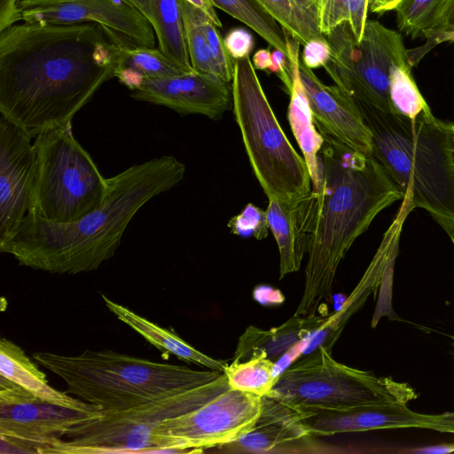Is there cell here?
<instances>
[{
  "label": "cell",
  "instance_id": "obj_40",
  "mask_svg": "<svg viewBox=\"0 0 454 454\" xmlns=\"http://www.w3.org/2000/svg\"><path fill=\"white\" fill-rule=\"evenodd\" d=\"M446 31H454V0L446 1L444 7L435 20L434 24L429 30L426 32Z\"/></svg>",
  "mask_w": 454,
  "mask_h": 454
},
{
  "label": "cell",
  "instance_id": "obj_25",
  "mask_svg": "<svg viewBox=\"0 0 454 454\" xmlns=\"http://www.w3.org/2000/svg\"><path fill=\"white\" fill-rule=\"evenodd\" d=\"M159 49L184 71L193 72L179 0H147Z\"/></svg>",
  "mask_w": 454,
  "mask_h": 454
},
{
  "label": "cell",
  "instance_id": "obj_11",
  "mask_svg": "<svg viewBox=\"0 0 454 454\" xmlns=\"http://www.w3.org/2000/svg\"><path fill=\"white\" fill-rule=\"evenodd\" d=\"M262 396L227 388L203 405L163 420L153 434V453L201 452L222 447L254 425Z\"/></svg>",
  "mask_w": 454,
  "mask_h": 454
},
{
  "label": "cell",
  "instance_id": "obj_30",
  "mask_svg": "<svg viewBox=\"0 0 454 454\" xmlns=\"http://www.w3.org/2000/svg\"><path fill=\"white\" fill-rule=\"evenodd\" d=\"M389 98L394 114L411 120L430 110L412 77L410 64L398 65L392 69Z\"/></svg>",
  "mask_w": 454,
  "mask_h": 454
},
{
  "label": "cell",
  "instance_id": "obj_41",
  "mask_svg": "<svg viewBox=\"0 0 454 454\" xmlns=\"http://www.w3.org/2000/svg\"><path fill=\"white\" fill-rule=\"evenodd\" d=\"M191 4L198 8L200 11H201L203 13H205L212 21L213 23L217 26L218 27H222L223 24L221 22V20L219 19L218 15L216 14V12L215 10V6L212 4V3L209 0H186Z\"/></svg>",
  "mask_w": 454,
  "mask_h": 454
},
{
  "label": "cell",
  "instance_id": "obj_21",
  "mask_svg": "<svg viewBox=\"0 0 454 454\" xmlns=\"http://www.w3.org/2000/svg\"><path fill=\"white\" fill-rule=\"evenodd\" d=\"M325 320V317L316 314L294 315L281 325L270 330L250 325L239 337L232 361H243L253 351L262 350L277 364L289 349L313 336Z\"/></svg>",
  "mask_w": 454,
  "mask_h": 454
},
{
  "label": "cell",
  "instance_id": "obj_23",
  "mask_svg": "<svg viewBox=\"0 0 454 454\" xmlns=\"http://www.w3.org/2000/svg\"><path fill=\"white\" fill-rule=\"evenodd\" d=\"M106 308L119 320L126 324L148 342L161 350L165 355L171 354L178 358L202 365L209 370L224 372L228 363L210 357L181 339L174 332L165 329L145 317L135 313L102 294Z\"/></svg>",
  "mask_w": 454,
  "mask_h": 454
},
{
  "label": "cell",
  "instance_id": "obj_17",
  "mask_svg": "<svg viewBox=\"0 0 454 454\" xmlns=\"http://www.w3.org/2000/svg\"><path fill=\"white\" fill-rule=\"evenodd\" d=\"M102 414V411H79L43 400L0 405V436L32 443L42 454L74 427Z\"/></svg>",
  "mask_w": 454,
  "mask_h": 454
},
{
  "label": "cell",
  "instance_id": "obj_38",
  "mask_svg": "<svg viewBox=\"0 0 454 454\" xmlns=\"http://www.w3.org/2000/svg\"><path fill=\"white\" fill-rule=\"evenodd\" d=\"M303 46L301 60L306 67L311 69L324 67L330 59L331 50L325 38L310 40Z\"/></svg>",
  "mask_w": 454,
  "mask_h": 454
},
{
  "label": "cell",
  "instance_id": "obj_4",
  "mask_svg": "<svg viewBox=\"0 0 454 454\" xmlns=\"http://www.w3.org/2000/svg\"><path fill=\"white\" fill-rule=\"evenodd\" d=\"M357 102L372 134V156L402 192V208L420 207L441 226L454 224L451 124L431 110L411 120Z\"/></svg>",
  "mask_w": 454,
  "mask_h": 454
},
{
  "label": "cell",
  "instance_id": "obj_1",
  "mask_svg": "<svg viewBox=\"0 0 454 454\" xmlns=\"http://www.w3.org/2000/svg\"><path fill=\"white\" fill-rule=\"evenodd\" d=\"M120 35L96 22L0 31V114L30 137L66 127L114 77Z\"/></svg>",
  "mask_w": 454,
  "mask_h": 454
},
{
  "label": "cell",
  "instance_id": "obj_26",
  "mask_svg": "<svg viewBox=\"0 0 454 454\" xmlns=\"http://www.w3.org/2000/svg\"><path fill=\"white\" fill-rule=\"evenodd\" d=\"M254 1L301 44L325 38L319 26L320 0Z\"/></svg>",
  "mask_w": 454,
  "mask_h": 454
},
{
  "label": "cell",
  "instance_id": "obj_34",
  "mask_svg": "<svg viewBox=\"0 0 454 454\" xmlns=\"http://www.w3.org/2000/svg\"><path fill=\"white\" fill-rule=\"evenodd\" d=\"M231 233L242 238L263 239L270 231L266 211L248 203L243 210L227 223Z\"/></svg>",
  "mask_w": 454,
  "mask_h": 454
},
{
  "label": "cell",
  "instance_id": "obj_16",
  "mask_svg": "<svg viewBox=\"0 0 454 454\" xmlns=\"http://www.w3.org/2000/svg\"><path fill=\"white\" fill-rule=\"evenodd\" d=\"M133 99L168 107L182 114L219 120L230 108L231 82L196 71L146 80L129 95Z\"/></svg>",
  "mask_w": 454,
  "mask_h": 454
},
{
  "label": "cell",
  "instance_id": "obj_43",
  "mask_svg": "<svg viewBox=\"0 0 454 454\" xmlns=\"http://www.w3.org/2000/svg\"><path fill=\"white\" fill-rule=\"evenodd\" d=\"M409 452L422 454H442L454 452V443H442L410 450Z\"/></svg>",
  "mask_w": 454,
  "mask_h": 454
},
{
  "label": "cell",
  "instance_id": "obj_27",
  "mask_svg": "<svg viewBox=\"0 0 454 454\" xmlns=\"http://www.w3.org/2000/svg\"><path fill=\"white\" fill-rule=\"evenodd\" d=\"M277 364L262 350H254L243 361H232L224 370L231 388L257 395H268L279 374Z\"/></svg>",
  "mask_w": 454,
  "mask_h": 454
},
{
  "label": "cell",
  "instance_id": "obj_9",
  "mask_svg": "<svg viewBox=\"0 0 454 454\" xmlns=\"http://www.w3.org/2000/svg\"><path fill=\"white\" fill-rule=\"evenodd\" d=\"M231 387L225 373L200 387L117 412H103L72 428L43 454L153 453V434L167 419L203 405Z\"/></svg>",
  "mask_w": 454,
  "mask_h": 454
},
{
  "label": "cell",
  "instance_id": "obj_13",
  "mask_svg": "<svg viewBox=\"0 0 454 454\" xmlns=\"http://www.w3.org/2000/svg\"><path fill=\"white\" fill-rule=\"evenodd\" d=\"M299 73L314 123L324 139L372 156V134L357 100L337 85L325 84L301 59Z\"/></svg>",
  "mask_w": 454,
  "mask_h": 454
},
{
  "label": "cell",
  "instance_id": "obj_48",
  "mask_svg": "<svg viewBox=\"0 0 454 454\" xmlns=\"http://www.w3.org/2000/svg\"><path fill=\"white\" fill-rule=\"evenodd\" d=\"M453 340H454V336H453Z\"/></svg>",
  "mask_w": 454,
  "mask_h": 454
},
{
  "label": "cell",
  "instance_id": "obj_14",
  "mask_svg": "<svg viewBox=\"0 0 454 454\" xmlns=\"http://www.w3.org/2000/svg\"><path fill=\"white\" fill-rule=\"evenodd\" d=\"M35 152L32 137L0 117V247L20 231L27 214Z\"/></svg>",
  "mask_w": 454,
  "mask_h": 454
},
{
  "label": "cell",
  "instance_id": "obj_24",
  "mask_svg": "<svg viewBox=\"0 0 454 454\" xmlns=\"http://www.w3.org/2000/svg\"><path fill=\"white\" fill-rule=\"evenodd\" d=\"M121 36L114 74L130 91L146 80L188 73L159 48L138 45L125 37L121 39Z\"/></svg>",
  "mask_w": 454,
  "mask_h": 454
},
{
  "label": "cell",
  "instance_id": "obj_28",
  "mask_svg": "<svg viewBox=\"0 0 454 454\" xmlns=\"http://www.w3.org/2000/svg\"><path fill=\"white\" fill-rule=\"evenodd\" d=\"M212 4L252 28L272 48L288 58L286 34L282 27L254 0H209Z\"/></svg>",
  "mask_w": 454,
  "mask_h": 454
},
{
  "label": "cell",
  "instance_id": "obj_8",
  "mask_svg": "<svg viewBox=\"0 0 454 454\" xmlns=\"http://www.w3.org/2000/svg\"><path fill=\"white\" fill-rule=\"evenodd\" d=\"M267 395L300 411L407 403L418 396L407 383L337 362L324 346L280 373Z\"/></svg>",
  "mask_w": 454,
  "mask_h": 454
},
{
  "label": "cell",
  "instance_id": "obj_2",
  "mask_svg": "<svg viewBox=\"0 0 454 454\" xmlns=\"http://www.w3.org/2000/svg\"><path fill=\"white\" fill-rule=\"evenodd\" d=\"M184 174V164L172 155L129 167L106 178L103 203L82 218L56 223L27 214L18 233L0 251L19 265L50 273L95 270L115 254L138 210L178 184Z\"/></svg>",
  "mask_w": 454,
  "mask_h": 454
},
{
  "label": "cell",
  "instance_id": "obj_29",
  "mask_svg": "<svg viewBox=\"0 0 454 454\" xmlns=\"http://www.w3.org/2000/svg\"><path fill=\"white\" fill-rule=\"evenodd\" d=\"M369 0H320L319 26L322 35L347 22L360 42L367 22Z\"/></svg>",
  "mask_w": 454,
  "mask_h": 454
},
{
  "label": "cell",
  "instance_id": "obj_36",
  "mask_svg": "<svg viewBox=\"0 0 454 454\" xmlns=\"http://www.w3.org/2000/svg\"><path fill=\"white\" fill-rule=\"evenodd\" d=\"M223 41L227 51L234 60L249 56L254 47V38L245 28L231 30Z\"/></svg>",
  "mask_w": 454,
  "mask_h": 454
},
{
  "label": "cell",
  "instance_id": "obj_47",
  "mask_svg": "<svg viewBox=\"0 0 454 454\" xmlns=\"http://www.w3.org/2000/svg\"><path fill=\"white\" fill-rule=\"evenodd\" d=\"M451 130H452V139H453V145H454V124H451Z\"/></svg>",
  "mask_w": 454,
  "mask_h": 454
},
{
  "label": "cell",
  "instance_id": "obj_18",
  "mask_svg": "<svg viewBox=\"0 0 454 454\" xmlns=\"http://www.w3.org/2000/svg\"><path fill=\"white\" fill-rule=\"evenodd\" d=\"M266 209L270 230L279 253V277L299 270L308 254L317 214L318 192L312 191L295 200L268 198Z\"/></svg>",
  "mask_w": 454,
  "mask_h": 454
},
{
  "label": "cell",
  "instance_id": "obj_31",
  "mask_svg": "<svg viewBox=\"0 0 454 454\" xmlns=\"http://www.w3.org/2000/svg\"><path fill=\"white\" fill-rule=\"evenodd\" d=\"M179 3L186 45L193 70L217 76L210 50L198 18V8L186 0H179Z\"/></svg>",
  "mask_w": 454,
  "mask_h": 454
},
{
  "label": "cell",
  "instance_id": "obj_19",
  "mask_svg": "<svg viewBox=\"0 0 454 454\" xmlns=\"http://www.w3.org/2000/svg\"><path fill=\"white\" fill-rule=\"evenodd\" d=\"M305 415L304 411L270 395H262L261 411L253 427L239 440L222 447L231 451L267 452L310 437L303 421Z\"/></svg>",
  "mask_w": 454,
  "mask_h": 454
},
{
  "label": "cell",
  "instance_id": "obj_42",
  "mask_svg": "<svg viewBox=\"0 0 454 454\" xmlns=\"http://www.w3.org/2000/svg\"><path fill=\"white\" fill-rule=\"evenodd\" d=\"M402 0H369V11L371 12L382 14L386 12L395 10Z\"/></svg>",
  "mask_w": 454,
  "mask_h": 454
},
{
  "label": "cell",
  "instance_id": "obj_6",
  "mask_svg": "<svg viewBox=\"0 0 454 454\" xmlns=\"http://www.w3.org/2000/svg\"><path fill=\"white\" fill-rule=\"evenodd\" d=\"M231 104L250 165L267 197L289 200L309 193L305 159L284 133L249 56L235 60Z\"/></svg>",
  "mask_w": 454,
  "mask_h": 454
},
{
  "label": "cell",
  "instance_id": "obj_3",
  "mask_svg": "<svg viewBox=\"0 0 454 454\" xmlns=\"http://www.w3.org/2000/svg\"><path fill=\"white\" fill-rule=\"evenodd\" d=\"M319 163L317 214L303 293L294 316L316 314L331 295L337 269L355 240L383 209L403 199L372 156L325 139Z\"/></svg>",
  "mask_w": 454,
  "mask_h": 454
},
{
  "label": "cell",
  "instance_id": "obj_7",
  "mask_svg": "<svg viewBox=\"0 0 454 454\" xmlns=\"http://www.w3.org/2000/svg\"><path fill=\"white\" fill-rule=\"evenodd\" d=\"M34 146L28 215L69 223L103 203L107 180L75 139L72 123L42 132L35 137Z\"/></svg>",
  "mask_w": 454,
  "mask_h": 454
},
{
  "label": "cell",
  "instance_id": "obj_12",
  "mask_svg": "<svg viewBox=\"0 0 454 454\" xmlns=\"http://www.w3.org/2000/svg\"><path fill=\"white\" fill-rule=\"evenodd\" d=\"M302 411H306L303 421L312 436L412 427L454 434V412L423 414L411 411L406 403Z\"/></svg>",
  "mask_w": 454,
  "mask_h": 454
},
{
  "label": "cell",
  "instance_id": "obj_20",
  "mask_svg": "<svg viewBox=\"0 0 454 454\" xmlns=\"http://www.w3.org/2000/svg\"><path fill=\"white\" fill-rule=\"evenodd\" d=\"M286 37L292 75L288 121L307 163L312 189L317 191L321 183L319 152L325 144V139L314 123L309 100L301 81L299 73L301 43L288 33H286Z\"/></svg>",
  "mask_w": 454,
  "mask_h": 454
},
{
  "label": "cell",
  "instance_id": "obj_15",
  "mask_svg": "<svg viewBox=\"0 0 454 454\" xmlns=\"http://www.w3.org/2000/svg\"><path fill=\"white\" fill-rule=\"evenodd\" d=\"M23 21L43 24L96 22L136 44L153 48L149 20L126 0H58L22 11Z\"/></svg>",
  "mask_w": 454,
  "mask_h": 454
},
{
  "label": "cell",
  "instance_id": "obj_46",
  "mask_svg": "<svg viewBox=\"0 0 454 454\" xmlns=\"http://www.w3.org/2000/svg\"><path fill=\"white\" fill-rule=\"evenodd\" d=\"M442 227L447 232V234L449 235V237L454 246V224H446Z\"/></svg>",
  "mask_w": 454,
  "mask_h": 454
},
{
  "label": "cell",
  "instance_id": "obj_5",
  "mask_svg": "<svg viewBox=\"0 0 454 454\" xmlns=\"http://www.w3.org/2000/svg\"><path fill=\"white\" fill-rule=\"evenodd\" d=\"M34 360L67 385L66 393L117 412L181 393L217 379L214 370L153 362L113 350L65 356L39 351Z\"/></svg>",
  "mask_w": 454,
  "mask_h": 454
},
{
  "label": "cell",
  "instance_id": "obj_10",
  "mask_svg": "<svg viewBox=\"0 0 454 454\" xmlns=\"http://www.w3.org/2000/svg\"><path fill=\"white\" fill-rule=\"evenodd\" d=\"M325 37L331 56L324 68L335 85L360 102L394 113L389 98L391 72L395 66L410 64L402 35L379 21L367 20L360 42L347 22Z\"/></svg>",
  "mask_w": 454,
  "mask_h": 454
},
{
  "label": "cell",
  "instance_id": "obj_44",
  "mask_svg": "<svg viewBox=\"0 0 454 454\" xmlns=\"http://www.w3.org/2000/svg\"><path fill=\"white\" fill-rule=\"evenodd\" d=\"M58 0H17V5L21 11L45 5Z\"/></svg>",
  "mask_w": 454,
  "mask_h": 454
},
{
  "label": "cell",
  "instance_id": "obj_33",
  "mask_svg": "<svg viewBox=\"0 0 454 454\" xmlns=\"http://www.w3.org/2000/svg\"><path fill=\"white\" fill-rule=\"evenodd\" d=\"M198 18L210 50L217 76L227 82H231L234 74L235 60L227 51L218 27L199 9Z\"/></svg>",
  "mask_w": 454,
  "mask_h": 454
},
{
  "label": "cell",
  "instance_id": "obj_35",
  "mask_svg": "<svg viewBox=\"0 0 454 454\" xmlns=\"http://www.w3.org/2000/svg\"><path fill=\"white\" fill-rule=\"evenodd\" d=\"M252 62L256 69L268 70L276 74L290 92L292 75L289 60L286 54L274 48L272 51L262 49L254 54Z\"/></svg>",
  "mask_w": 454,
  "mask_h": 454
},
{
  "label": "cell",
  "instance_id": "obj_45",
  "mask_svg": "<svg viewBox=\"0 0 454 454\" xmlns=\"http://www.w3.org/2000/svg\"><path fill=\"white\" fill-rule=\"evenodd\" d=\"M129 4H131L133 6H135L139 12H141L144 16L151 21L152 15L151 11L148 5L147 0H126Z\"/></svg>",
  "mask_w": 454,
  "mask_h": 454
},
{
  "label": "cell",
  "instance_id": "obj_22",
  "mask_svg": "<svg viewBox=\"0 0 454 454\" xmlns=\"http://www.w3.org/2000/svg\"><path fill=\"white\" fill-rule=\"evenodd\" d=\"M0 375L20 384L39 399L67 408L98 411L99 406L72 397L49 385L45 374L14 342L2 338L0 341Z\"/></svg>",
  "mask_w": 454,
  "mask_h": 454
},
{
  "label": "cell",
  "instance_id": "obj_39",
  "mask_svg": "<svg viewBox=\"0 0 454 454\" xmlns=\"http://www.w3.org/2000/svg\"><path fill=\"white\" fill-rule=\"evenodd\" d=\"M20 20H23L22 11L17 0H0V31Z\"/></svg>",
  "mask_w": 454,
  "mask_h": 454
},
{
  "label": "cell",
  "instance_id": "obj_32",
  "mask_svg": "<svg viewBox=\"0 0 454 454\" xmlns=\"http://www.w3.org/2000/svg\"><path fill=\"white\" fill-rule=\"evenodd\" d=\"M447 0H402L396 6L399 30L415 38L429 30L442 11Z\"/></svg>",
  "mask_w": 454,
  "mask_h": 454
},
{
  "label": "cell",
  "instance_id": "obj_37",
  "mask_svg": "<svg viewBox=\"0 0 454 454\" xmlns=\"http://www.w3.org/2000/svg\"><path fill=\"white\" fill-rule=\"evenodd\" d=\"M41 400L13 380L0 375V405H16Z\"/></svg>",
  "mask_w": 454,
  "mask_h": 454
}]
</instances>
